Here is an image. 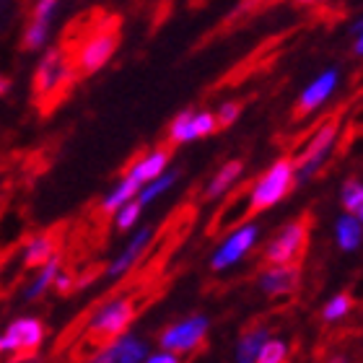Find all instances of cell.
<instances>
[{"instance_id": "obj_9", "label": "cell", "mask_w": 363, "mask_h": 363, "mask_svg": "<svg viewBox=\"0 0 363 363\" xmlns=\"http://www.w3.org/2000/svg\"><path fill=\"white\" fill-rule=\"evenodd\" d=\"M208 317H189V319H182L177 325H172L167 333H161L159 342L161 348L172 350V353H189V350H195L200 342L205 340V335H208Z\"/></svg>"}, {"instance_id": "obj_4", "label": "cell", "mask_w": 363, "mask_h": 363, "mask_svg": "<svg viewBox=\"0 0 363 363\" xmlns=\"http://www.w3.org/2000/svg\"><path fill=\"white\" fill-rule=\"evenodd\" d=\"M306 242H309V218L301 216V218L286 223L270 239V244H267L265 250L267 265H291V262H298L303 250H306Z\"/></svg>"}, {"instance_id": "obj_33", "label": "cell", "mask_w": 363, "mask_h": 363, "mask_svg": "<svg viewBox=\"0 0 363 363\" xmlns=\"http://www.w3.org/2000/svg\"><path fill=\"white\" fill-rule=\"evenodd\" d=\"M11 363H42V358H37V356H21V358H16V361H11Z\"/></svg>"}, {"instance_id": "obj_16", "label": "cell", "mask_w": 363, "mask_h": 363, "mask_svg": "<svg viewBox=\"0 0 363 363\" xmlns=\"http://www.w3.org/2000/svg\"><path fill=\"white\" fill-rule=\"evenodd\" d=\"M60 270H62V267H60V257H57V255H52V257L47 259L45 265L39 267L37 278H34L29 286H26V291H23V298H26V301H37L39 296H45L47 291L52 288L55 278H57V272H60Z\"/></svg>"}, {"instance_id": "obj_5", "label": "cell", "mask_w": 363, "mask_h": 363, "mask_svg": "<svg viewBox=\"0 0 363 363\" xmlns=\"http://www.w3.org/2000/svg\"><path fill=\"white\" fill-rule=\"evenodd\" d=\"M133 319H135V303L130 301L128 296H117L112 301H106L101 309L94 311L89 322V335L94 340L112 342L114 337H120L128 330Z\"/></svg>"}, {"instance_id": "obj_28", "label": "cell", "mask_w": 363, "mask_h": 363, "mask_svg": "<svg viewBox=\"0 0 363 363\" xmlns=\"http://www.w3.org/2000/svg\"><path fill=\"white\" fill-rule=\"evenodd\" d=\"M239 114H242V104H236V101H226V104L218 106L216 120H218L220 128H228V125H234V122L239 120Z\"/></svg>"}, {"instance_id": "obj_6", "label": "cell", "mask_w": 363, "mask_h": 363, "mask_svg": "<svg viewBox=\"0 0 363 363\" xmlns=\"http://www.w3.org/2000/svg\"><path fill=\"white\" fill-rule=\"evenodd\" d=\"M114 50H117V29L114 26H104V29L91 31L89 37L81 42L76 52V70L81 76H94L104 68L106 62L112 60Z\"/></svg>"}, {"instance_id": "obj_22", "label": "cell", "mask_w": 363, "mask_h": 363, "mask_svg": "<svg viewBox=\"0 0 363 363\" xmlns=\"http://www.w3.org/2000/svg\"><path fill=\"white\" fill-rule=\"evenodd\" d=\"M117 363H140L145 358V342L135 335H120L112 340Z\"/></svg>"}, {"instance_id": "obj_15", "label": "cell", "mask_w": 363, "mask_h": 363, "mask_svg": "<svg viewBox=\"0 0 363 363\" xmlns=\"http://www.w3.org/2000/svg\"><path fill=\"white\" fill-rule=\"evenodd\" d=\"M169 167V151H164V148H156V151L145 153V156H140V159L133 164V167L128 169V174L133 177V179H138L140 184H145V182L156 179L159 174H164Z\"/></svg>"}, {"instance_id": "obj_8", "label": "cell", "mask_w": 363, "mask_h": 363, "mask_svg": "<svg viewBox=\"0 0 363 363\" xmlns=\"http://www.w3.org/2000/svg\"><path fill=\"white\" fill-rule=\"evenodd\" d=\"M45 340V325L37 317H18L0 333V356L31 353Z\"/></svg>"}, {"instance_id": "obj_19", "label": "cell", "mask_w": 363, "mask_h": 363, "mask_svg": "<svg viewBox=\"0 0 363 363\" xmlns=\"http://www.w3.org/2000/svg\"><path fill=\"white\" fill-rule=\"evenodd\" d=\"M55 236L52 234H37L31 236L23 247V265L26 267H42L47 259L55 255Z\"/></svg>"}, {"instance_id": "obj_10", "label": "cell", "mask_w": 363, "mask_h": 363, "mask_svg": "<svg viewBox=\"0 0 363 363\" xmlns=\"http://www.w3.org/2000/svg\"><path fill=\"white\" fill-rule=\"evenodd\" d=\"M218 130V120L213 112H182L174 117V122L169 125V140L174 145L192 143L197 138H208Z\"/></svg>"}, {"instance_id": "obj_34", "label": "cell", "mask_w": 363, "mask_h": 363, "mask_svg": "<svg viewBox=\"0 0 363 363\" xmlns=\"http://www.w3.org/2000/svg\"><path fill=\"white\" fill-rule=\"evenodd\" d=\"M353 52L358 55V57H363V31L358 34V39H356V47H353Z\"/></svg>"}, {"instance_id": "obj_29", "label": "cell", "mask_w": 363, "mask_h": 363, "mask_svg": "<svg viewBox=\"0 0 363 363\" xmlns=\"http://www.w3.org/2000/svg\"><path fill=\"white\" fill-rule=\"evenodd\" d=\"M89 363H117V353H114L112 342H109V345H104L99 353H94V358H91Z\"/></svg>"}, {"instance_id": "obj_31", "label": "cell", "mask_w": 363, "mask_h": 363, "mask_svg": "<svg viewBox=\"0 0 363 363\" xmlns=\"http://www.w3.org/2000/svg\"><path fill=\"white\" fill-rule=\"evenodd\" d=\"M143 363H179V358H177L172 350H164V353H156V356L145 358Z\"/></svg>"}, {"instance_id": "obj_26", "label": "cell", "mask_w": 363, "mask_h": 363, "mask_svg": "<svg viewBox=\"0 0 363 363\" xmlns=\"http://www.w3.org/2000/svg\"><path fill=\"white\" fill-rule=\"evenodd\" d=\"M350 296L348 294H337L335 298H330L325 306V311H322V319L325 322H337V319H342L345 314L350 311Z\"/></svg>"}, {"instance_id": "obj_20", "label": "cell", "mask_w": 363, "mask_h": 363, "mask_svg": "<svg viewBox=\"0 0 363 363\" xmlns=\"http://www.w3.org/2000/svg\"><path fill=\"white\" fill-rule=\"evenodd\" d=\"M335 239L340 244L342 252H353L361 247V239H363V223L356 218V216H340L337 223H335Z\"/></svg>"}, {"instance_id": "obj_1", "label": "cell", "mask_w": 363, "mask_h": 363, "mask_svg": "<svg viewBox=\"0 0 363 363\" xmlns=\"http://www.w3.org/2000/svg\"><path fill=\"white\" fill-rule=\"evenodd\" d=\"M76 78V60L68 47H45L34 70V99L42 104H52L55 99L65 94Z\"/></svg>"}, {"instance_id": "obj_37", "label": "cell", "mask_w": 363, "mask_h": 363, "mask_svg": "<svg viewBox=\"0 0 363 363\" xmlns=\"http://www.w3.org/2000/svg\"><path fill=\"white\" fill-rule=\"evenodd\" d=\"M356 213H358V220H361V223H363V205H361V208H358Z\"/></svg>"}, {"instance_id": "obj_23", "label": "cell", "mask_w": 363, "mask_h": 363, "mask_svg": "<svg viewBox=\"0 0 363 363\" xmlns=\"http://www.w3.org/2000/svg\"><path fill=\"white\" fill-rule=\"evenodd\" d=\"M179 179V172H164V174H159L156 179H151V182H145L143 187H140V192H138V203L143 205H148V203H153L156 197H161L164 192H169V189L174 187V182Z\"/></svg>"}, {"instance_id": "obj_17", "label": "cell", "mask_w": 363, "mask_h": 363, "mask_svg": "<svg viewBox=\"0 0 363 363\" xmlns=\"http://www.w3.org/2000/svg\"><path fill=\"white\" fill-rule=\"evenodd\" d=\"M242 169H244V164L239 159L226 161V164L216 172V177L208 182V187H205V197H208V200H216V197L226 195L228 189H231V184L242 177Z\"/></svg>"}, {"instance_id": "obj_21", "label": "cell", "mask_w": 363, "mask_h": 363, "mask_svg": "<svg viewBox=\"0 0 363 363\" xmlns=\"http://www.w3.org/2000/svg\"><path fill=\"white\" fill-rule=\"evenodd\" d=\"M140 187H143L140 182L133 179L130 174H125L120 182H117V184H114L112 189H109V192H106V197L101 200V211H104V213H114L117 208H120V205H125L128 200H133V197L140 192Z\"/></svg>"}, {"instance_id": "obj_11", "label": "cell", "mask_w": 363, "mask_h": 363, "mask_svg": "<svg viewBox=\"0 0 363 363\" xmlns=\"http://www.w3.org/2000/svg\"><path fill=\"white\" fill-rule=\"evenodd\" d=\"M257 236H259V228L255 226V223H244V226H239L234 234L228 236L226 242L216 250V255H213V259H211V267L213 270H226V267L236 265V262L255 247Z\"/></svg>"}, {"instance_id": "obj_30", "label": "cell", "mask_w": 363, "mask_h": 363, "mask_svg": "<svg viewBox=\"0 0 363 363\" xmlns=\"http://www.w3.org/2000/svg\"><path fill=\"white\" fill-rule=\"evenodd\" d=\"M55 288H57V291H60V294H68L70 288H73V275H65V272H57V278H55V283H52Z\"/></svg>"}, {"instance_id": "obj_35", "label": "cell", "mask_w": 363, "mask_h": 363, "mask_svg": "<svg viewBox=\"0 0 363 363\" xmlns=\"http://www.w3.org/2000/svg\"><path fill=\"white\" fill-rule=\"evenodd\" d=\"M327 363H350V361H348V356H340V353H337V356H333Z\"/></svg>"}, {"instance_id": "obj_13", "label": "cell", "mask_w": 363, "mask_h": 363, "mask_svg": "<svg viewBox=\"0 0 363 363\" xmlns=\"http://www.w3.org/2000/svg\"><path fill=\"white\" fill-rule=\"evenodd\" d=\"M153 239V228L151 226H143L140 231H138L133 239L128 242V247L114 257V262L109 267H106V278H122L125 272H130L133 267L140 262V257H143V252L148 250V244H151Z\"/></svg>"}, {"instance_id": "obj_12", "label": "cell", "mask_w": 363, "mask_h": 363, "mask_svg": "<svg viewBox=\"0 0 363 363\" xmlns=\"http://www.w3.org/2000/svg\"><path fill=\"white\" fill-rule=\"evenodd\" d=\"M337 84H340V70L337 68H327L325 73H319V76L301 91V96H298V106H296L298 114L317 112L319 106L325 104L327 99L335 94Z\"/></svg>"}, {"instance_id": "obj_18", "label": "cell", "mask_w": 363, "mask_h": 363, "mask_svg": "<svg viewBox=\"0 0 363 363\" xmlns=\"http://www.w3.org/2000/svg\"><path fill=\"white\" fill-rule=\"evenodd\" d=\"M267 340V325H255L236 342V363H255L262 342Z\"/></svg>"}, {"instance_id": "obj_38", "label": "cell", "mask_w": 363, "mask_h": 363, "mask_svg": "<svg viewBox=\"0 0 363 363\" xmlns=\"http://www.w3.org/2000/svg\"><path fill=\"white\" fill-rule=\"evenodd\" d=\"M298 3H306V6H311V3H319V0H298Z\"/></svg>"}, {"instance_id": "obj_25", "label": "cell", "mask_w": 363, "mask_h": 363, "mask_svg": "<svg viewBox=\"0 0 363 363\" xmlns=\"http://www.w3.org/2000/svg\"><path fill=\"white\" fill-rule=\"evenodd\" d=\"M286 353H288V345L283 340H270L267 337L262 342V348L257 353V361L255 363H283L286 361Z\"/></svg>"}, {"instance_id": "obj_14", "label": "cell", "mask_w": 363, "mask_h": 363, "mask_svg": "<svg viewBox=\"0 0 363 363\" xmlns=\"http://www.w3.org/2000/svg\"><path fill=\"white\" fill-rule=\"evenodd\" d=\"M301 283V267L291 262V265H272L259 275V288L267 296H286L294 294Z\"/></svg>"}, {"instance_id": "obj_36", "label": "cell", "mask_w": 363, "mask_h": 363, "mask_svg": "<svg viewBox=\"0 0 363 363\" xmlns=\"http://www.w3.org/2000/svg\"><path fill=\"white\" fill-rule=\"evenodd\" d=\"M361 31H363V16L358 18L356 23H353V34H361Z\"/></svg>"}, {"instance_id": "obj_3", "label": "cell", "mask_w": 363, "mask_h": 363, "mask_svg": "<svg viewBox=\"0 0 363 363\" xmlns=\"http://www.w3.org/2000/svg\"><path fill=\"white\" fill-rule=\"evenodd\" d=\"M294 161L291 159H280L275 161L265 174L255 182V187L250 192V213L267 211L272 205H278L283 197L291 192L294 187Z\"/></svg>"}, {"instance_id": "obj_2", "label": "cell", "mask_w": 363, "mask_h": 363, "mask_svg": "<svg viewBox=\"0 0 363 363\" xmlns=\"http://www.w3.org/2000/svg\"><path fill=\"white\" fill-rule=\"evenodd\" d=\"M337 135H340V128L337 122H325L322 128L309 138L306 148L301 151V156L294 161V182L296 184H306L309 179L322 172V167L327 164V159L333 156L335 145H337Z\"/></svg>"}, {"instance_id": "obj_24", "label": "cell", "mask_w": 363, "mask_h": 363, "mask_svg": "<svg viewBox=\"0 0 363 363\" xmlns=\"http://www.w3.org/2000/svg\"><path fill=\"white\" fill-rule=\"evenodd\" d=\"M140 213H143V205L138 203V197H133V200H128V203L114 211V226L120 231H128V228H133L138 223Z\"/></svg>"}, {"instance_id": "obj_27", "label": "cell", "mask_w": 363, "mask_h": 363, "mask_svg": "<svg viewBox=\"0 0 363 363\" xmlns=\"http://www.w3.org/2000/svg\"><path fill=\"white\" fill-rule=\"evenodd\" d=\"M342 205L348 213H356L363 205V182L348 179L342 184Z\"/></svg>"}, {"instance_id": "obj_32", "label": "cell", "mask_w": 363, "mask_h": 363, "mask_svg": "<svg viewBox=\"0 0 363 363\" xmlns=\"http://www.w3.org/2000/svg\"><path fill=\"white\" fill-rule=\"evenodd\" d=\"M8 89H11V81H8V78L3 76V73H0V96H6Z\"/></svg>"}, {"instance_id": "obj_7", "label": "cell", "mask_w": 363, "mask_h": 363, "mask_svg": "<svg viewBox=\"0 0 363 363\" xmlns=\"http://www.w3.org/2000/svg\"><path fill=\"white\" fill-rule=\"evenodd\" d=\"M57 11H60V0H37L31 6V16L21 37V45L26 52H42L50 45Z\"/></svg>"}]
</instances>
